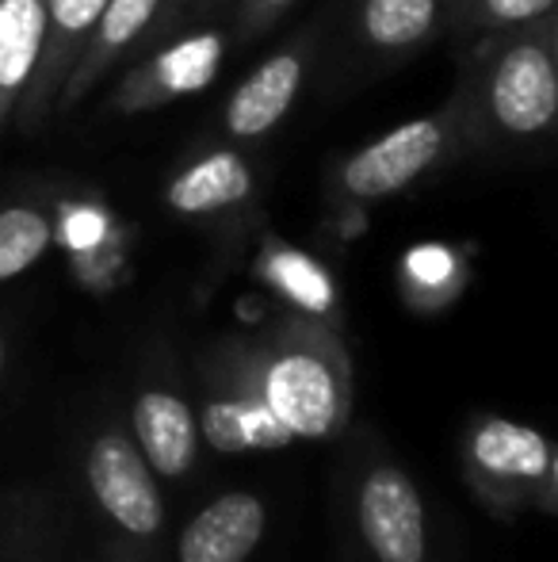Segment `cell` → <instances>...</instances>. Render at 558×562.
<instances>
[{"label": "cell", "mask_w": 558, "mask_h": 562, "mask_svg": "<svg viewBox=\"0 0 558 562\" xmlns=\"http://www.w3.org/2000/svg\"><path fill=\"white\" fill-rule=\"evenodd\" d=\"M447 108L459 123L463 146L493 154L547 138L558 115L555 12L475 35Z\"/></svg>", "instance_id": "obj_1"}, {"label": "cell", "mask_w": 558, "mask_h": 562, "mask_svg": "<svg viewBox=\"0 0 558 562\" xmlns=\"http://www.w3.org/2000/svg\"><path fill=\"white\" fill-rule=\"evenodd\" d=\"M463 149L459 123H455L452 108L418 115L398 123L395 131L379 134L375 142L360 146L337 165V188L344 200L375 203L413 188L421 177L436 172L447 157Z\"/></svg>", "instance_id": "obj_2"}, {"label": "cell", "mask_w": 558, "mask_h": 562, "mask_svg": "<svg viewBox=\"0 0 558 562\" xmlns=\"http://www.w3.org/2000/svg\"><path fill=\"white\" fill-rule=\"evenodd\" d=\"M230 35L215 27L187 31L172 43L157 46L146 61H138L112 92V112L119 115H141L157 108L184 100L192 92H203L218 77L226 61Z\"/></svg>", "instance_id": "obj_3"}, {"label": "cell", "mask_w": 558, "mask_h": 562, "mask_svg": "<svg viewBox=\"0 0 558 562\" xmlns=\"http://www.w3.org/2000/svg\"><path fill=\"white\" fill-rule=\"evenodd\" d=\"M314 50H318V35L303 31L287 46H280L276 54H269L230 92V100L223 104V115H218V126H223V134L234 146L264 138L283 123V115L295 108L298 92H303L306 77H310Z\"/></svg>", "instance_id": "obj_4"}, {"label": "cell", "mask_w": 558, "mask_h": 562, "mask_svg": "<svg viewBox=\"0 0 558 562\" xmlns=\"http://www.w3.org/2000/svg\"><path fill=\"white\" fill-rule=\"evenodd\" d=\"M104 4L107 0H46L43 58H38L35 81H31L27 97H23L12 123H20L23 131H38L54 115V100H58L69 69L81 58Z\"/></svg>", "instance_id": "obj_5"}, {"label": "cell", "mask_w": 558, "mask_h": 562, "mask_svg": "<svg viewBox=\"0 0 558 562\" xmlns=\"http://www.w3.org/2000/svg\"><path fill=\"white\" fill-rule=\"evenodd\" d=\"M164 0H107L100 12L96 27H92L89 43H84L77 66L69 69L66 85H61L58 100H54V115H69L92 89L100 85V77L138 43L149 31L161 23Z\"/></svg>", "instance_id": "obj_6"}, {"label": "cell", "mask_w": 558, "mask_h": 562, "mask_svg": "<svg viewBox=\"0 0 558 562\" xmlns=\"http://www.w3.org/2000/svg\"><path fill=\"white\" fill-rule=\"evenodd\" d=\"M257 195V169L238 146H215L187 157L164 184V203L176 215H226Z\"/></svg>", "instance_id": "obj_7"}, {"label": "cell", "mask_w": 558, "mask_h": 562, "mask_svg": "<svg viewBox=\"0 0 558 562\" xmlns=\"http://www.w3.org/2000/svg\"><path fill=\"white\" fill-rule=\"evenodd\" d=\"M360 525L383 562L424 559V513L413 482L398 471H375L360 497Z\"/></svg>", "instance_id": "obj_8"}, {"label": "cell", "mask_w": 558, "mask_h": 562, "mask_svg": "<svg viewBox=\"0 0 558 562\" xmlns=\"http://www.w3.org/2000/svg\"><path fill=\"white\" fill-rule=\"evenodd\" d=\"M89 479L96 497L104 502V509L119 520L123 528L138 536L157 532L161 525V497L153 490L146 463L135 448L123 437H104L96 440L89 456Z\"/></svg>", "instance_id": "obj_9"}, {"label": "cell", "mask_w": 558, "mask_h": 562, "mask_svg": "<svg viewBox=\"0 0 558 562\" xmlns=\"http://www.w3.org/2000/svg\"><path fill=\"white\" fill-rule=\"evenodd\" d=\"M447 31V0H360L356 38L372 58L398 61Z\"/></svg>", "instance_id": "obj_10"}, {"label": "cell", "mask_w": 558, "mask_h": 562, "mask_svg": "<svg viewBox=\"0 0 558 562\" xmlns=\"http://www.w3.org/2000/svg\"><path fill=\"white\" fill-rule=\"evenodd\" d=\"M269 406L295 437H321L333 425V375L318 356H283L269 375Z\"/></svg>", "instance_id": "obj_11"}, {"label": "cell", "mask_w": 558, "mask_h": 562, "mask_svg": "<svg viewBox=\"0 0 558 562\" xmlns=\"http://www.w3.org/2000/svg\"><path fill=\"white\" fill-rule=\"evenodd\" d=\"M46 0H0V134L20 112L43 58Z\"/></svg>", "instance_id": "obj_12"}, {"label": "cell", "mask_w": 558, "mask_h": 562, "mask_svg": "<svg viewBox=\"0 0 558 562\" xmlns=\"http://www.w3.org/2000/svg\"><path fill=\"white\" fill-rule=\"evenodd\" d=\"M264 532V509L249 494H226L187 525L180 562H241Z\"/></svg>", "instance_id": "obj_13"}, {"label": "cell", "mask_w": 558, "mask_h": 562, "mask_svg": "<svg viewBox=\"0 0 558 562\" xmlns=\"http://www.w3.org/2000/svg\"><path fill=\"white\" fill-rule=\"evenodd\" d=\"M135 429L149 463L161 474L176 479L192 467L195 456V422L187 406L172 394H141L135 409Z\"/></svg>", "instance_id": "obj_14"}, {"label": "cell", "mask_w": 558, "mask_h": 562, "mask_svg": "<svg viewBox=\"0 0 558 562\" xmlns=\"http://www.w3.org/2000/svg\"><path fill=\"white\" fill-rule=\"evenodd\" d=\"M475 456L498 474H544L551 467V448L539 432L509 422H490L475 437Z\"/></svg>", "instance_id": "obj_15"}, {"label": "cell", "mask_w": 558, "mask_h": 562, "mask_svg": "<svg viewBox=\"0 0 558 562\" xmlns=\"http://www.w3.org/2000/svg\"><path fill=\"white\" fill-rule=\"evenodd\" d=\"M207 437L215 448H272L291 437V429L272 409L257 406H210L207 409Z\"/></svg>", "instance_id": "obj_16"}, {"label": "cell", "mask_w": 558, "mask_h": 562, "mask_svg": "<svg viewBox=\"0 0 558 562\" xmlns=\"http://www.w3.org/2000/svg\"><path fill=\"white\" fill-rule=\"evenodd\" d=\"M555 12V0H452L447 31L452 35H482V31L516 27Z\"/></svg>", "instance_id": "obj_17"}, {"label": "cell", "mask_w": 558, "mask_h": 562, "mask_svg": "<svg viewBox=\"0 0 558 562\" xmlns=\"http://www.w3.org/2000/svg\"><path fill=\"white\" fill-rule=\"evenodd\" d=\"M50 245V223L35 207H8L0 211V280L20 276L31 268Z\"/></svg>", "instance_id": "obj_18"}, {"label": "cell", "mask_w": 558, "mask_h": 562, "mask_svg": "<svg viewBox=\"0 0 558 562\" xmlns=\"http://www.w3.org/2000/svg\"><path fill=\"white\" fill-rule=\"evenodd\" d=\"M264 272H269L298 306H306V311L321 314L333 306V283H329V276L321 272V265H314L306 252L272 249L269 257H264Z\"/></svg>", "instance_id": "obj_19"}, {"label": "cell", "mask_w": 558, "mask_h": 562, "mask_svg": "<svg viewBox=\"0 0 558 562\" xmlns=\"http://www.w3.org/2000/svg\"><path fill=\"white\" fill-rule=\"evenodd\" d=\"M295 4L298 0H234V35H238V43L264 38L283 20V12H291Z\"/></svg>", "instance_id": "obj_20"}, {"label": "cell", "mask_w": 558, "mask_h": 562, "mask_svg": "<svg viewBox=\"0 0 558 562\" xmlns=\"http://www.w3.org/2000/svg\"><path fill=\"white\" fill-rule=\"evenodd\" d=\"M406 272H410L413 283H424V288H440L455 276V257L444 245H418V249L406 257Z\"/></svg>", "instance_id": "obj_21"}, {"label": "cell", "mask_w": 558, "mask_h": 562, "mask_svg": "<svg viewBox=\"0 0 558 562\" xmlns=\"http://www.w3.org/2000/svg\"><path fill=\"white\" fill-rule=\"evenodd\" d=\"M226 4H234V0H164L161 27L184 23V20H203V15L218 12V8H226Z\"/></svg>", "instance_id": "obj_22"}, {"label": "cell", "mask_w": 558, "mask_h": 562, "mask_svg": "<svg viewBox=\"0 0 558 562\" xmlns=\"http://www.w3.org/2000/svg\"><path fill=\"white\" fill-rule=\"evenodd\" d=\"M100 234H104V223H100V215H92V211H77V215L69 218V226H66L69 245H81V249L96 245Z\"/></svg>", "instance_id": "obj_23"}, {"label": "cell", "mask_w": 558, "mask_h": 562, "mask_svg": "<svg viewBox=\"0 0 558 562\" xmlns=\"http://www.w3.org/2000/svg\"><path fill=\"white\" fill-rule=\"evenodd\" d=\"M0 368H4V340H0Z\"/></svg>", "instance_id": "obj_24"}, {"label": "cell", "mask_w": 558, "mask_h": 562, "mask_svg": "<svg viewBox=\"0 0 558 562\" xmlns=\"http://www.w3.org/2000/svg\"><path fill=\"white\" fill-rule=\"evenodd\" d=\"M447 4H452V0H447Z\"/></svg>", "instance_id": "obj_25"}]
</instances>
